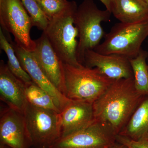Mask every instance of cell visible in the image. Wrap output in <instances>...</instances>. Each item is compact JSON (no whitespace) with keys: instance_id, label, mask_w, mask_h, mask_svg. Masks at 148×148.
<instances>
[{"instance_id":"9","label":"cell","mask_w":148,"mask_h":148,"mask_svg":"<svg viewBox=\"0 0 148 148\" xmlns=\"http://www.w3.org/2000/svg\"><path fill=\"white\" fill-rule=\"evenodd\" d=\"M34 41L36 47L33 52L40 67L51 83L66 96L64 63L53 50L44 32Z\"/></svg>"},{"instance_id":"27","label":"cell","mask_w":148,"mask_h":148,"mask_svg":"<svg viewBox=\"0 0 148 148\" xmlns=\"http://www.w3.org/2000/svg\"><path fill=\"white\" fill-rule=\"evenodd\" d=\"M144 1H145L148 4V0H144Z\"/></svg>"},{"instance_id":"3","label":"cell","mask_w":148,"mask_h":148,"mask_svg":"<svg viewBox=\"0 0 148 148\" xmlns=\"http://www.w3.org/2000/svg\"><path fill=\"white\" fill-rule=\"evenodd\" d=\"M66 96L72 101L93 104L114 80L96 68L64 64Z\"/></svg>"},{"instance_id":"23","label":"cell","mask_w":148,"mask_h":148,"mask_svg":"<svg viewBox=\"0 0 148 148\" xmlns=\"http://www.w3.org/2000/svg\"><path fill=\"white\" fill-rule=\"evenodd\" d=\"M106 7V9L111 12V5L113 0H99Z\"/></svg>"},{"instance_id":"26","label":"cell","mask_w":148,"mask_h":148,"mask_svg":"<svg viewBox=\"0 0 148 148\" xmlns=\"http://www.w3.org/2000/svg\"><path fill=\"white\" fill-rule=\"evenodd\" d=\"M142 139H144V140H146V141H147L148 142V132H147V134H146V135H145L143 138H142ZM140 140H141V139H140Z\"/></svg>"},{"instance_id":"16","label":"cell","mask_w":148,"mask_h":148,"mask_svg":"<svg viewBox=\"0 0 148 148\" xmlns=\"http://www.w3.org/2000/svg\"><path fill=\"white\" fill-rule=\"evenodd\" d=\"M148 131V95H146L119 135L139 140L143 138Z\"/></svg>"},{"instance_id":"13","label":"cell","mask_w":148,"mask_h":148,"mask_svg":"<svg viewBox=\"0 0 148 148\" xmlns=\"http://www.w3.org/2000/svg\"><path fill=\"white\" fill-rule=\"evenodd\" d=\"M0 98L9 108L24 114L28 103L25 83L11 72L3 60L0 61Z\"/></svg>"},{"instance_id":"11","label":"cell","mask_w":148,"mask_h":148,"mask_svg":"<svg viewBox=\"0 0 148 148\" xmlns=\"http://www.w3.org/2000/svg\"><path fill=\"white\" fill-rule=\"evenodd\" d=\"M0 144L11 148H32L24 114L8 107L1 111Z\"/></svg>"},{"instance_id":"4","label":"cell","mask_w":148,"mask_h":148,"mask_svg":"<svg viewBox=\"0 0 148 148\" xmlns=\"http://www.w3.org/2000/svg\"><path fill=\"white\" fill-rule=\"evenodd\" d=\"M111 14L108 10L98 8L93 0H83L77 7L74 21L79 32L77 57L82 65L86 51L94 50L106 35L101 24L110 21Z\"/></svg>"},{"instance_id":"12","label":"cell","mask_w":148,"mask_h":148,"mask_svg":"<svg viewBox=\"0 0 148 148\" xmlns=\"http://www.w3.org/2000/svg\"><path fill=\"white\" fill-rule=\"evenodd\" d=\"M84 65L97 68L112 79L133 77L130 59L119 54H104L92 49L88 50L85 53Z\"/></svg>"},{"instance_id":"2","label":"cell","mask_w":148,"mask_h":148,"mask_svg":"<svg viewBox=\"0 0 148 148\" xmlns=\"http://www.w3.org/2000/svg\"><path fill=\"white\" fill-rule=\"evenodd\" d=\"M77 7L75 1H70L64 10L49 19L47 27L43 32L64 64L80 67L83 65L77 58L79 32L74 21Z\"/></svg>"},{"instance_id":"6","label":"cell","mask_w":148,"mask_h":148,"mask_svg":"<svg viewBox=\"0 0 148 148\" xmlns=\"http://www.w3.org/2000/svg\"><path fill=\"white\" fill-rule=\"evenodd\" d=\"M24 115L32 148H49L61 138L60 113L28 102Z\"/></svg>"},{"instance_id":"21","label":"cell","mask_w":148,"mask_h":148,"mask_svg":"<svg viewBox=\"0 0 148 148\" xmlns=\"http://www.w3.org/2000/svg\"><path fill=\"white\" fill-rule=\"evenodd\" d=\"M49 20L60 13L68 7V0H36Z\"/></svg>"},{"instance_id":"19","label":"cell","mask_w":148,"mask_h":148,"mask_svg":"<svg viewBox=\"0 0 148 148\" xmlns=\"http://www.w3.org/2000/svg\"><path fill=\"white\" fill-rule=\"evenodd\" d=\"M0 46L7 56V65L11 72L25 84L33 82L29 74L22 68L13 47L4 34L1 27L0 28Z\"/></svg>"},{"instance_id":"10","label":"cell","mask_w":148,"mask_h":148,"mask_svg":"<svg viewBox=\"0 0 148 148\" xmlns=\"http://www.w3.org/2000/svg\"><path fill=\"white\" fill-rule=\"evenodd\" d=\"M8 39L13 47L22 68L29 74L33 82L47 91L53 97L56 104L61 112L71 100L62 94L51 83L40 67L33 52L18 46L11 38Z\"/></svg>"},{"instance_id":"15","label":"cell","mask_w":148,"mask_h":148,"mask_svg":"<svg viewBox=\"0 0 148 148\" xmlns=\"http://www.w3.org/2000/svg\"><path fill=\"white\" fill-rule=\"evenodd\" d=\"M111 12L120 22L133 23L148 18V4L144 0H113Z\"/></svg>"},{"instance_id":"24","label":"cell","mask_w":148,"mask_h":148,"mask_svg":"<svg viewBox=\"0 0 148 148\" xmlns=\"http://www.w3.org/2000/svg\"><path fill=\"white\" fill-rule=\"evenodd\" d=\"M112 148H128L126 146L120 143H117L116 142V143L112 147Z\"/></svg>"},{"instance_id":"14","label":"cell","mask_w":148,"mask_h":148,"mask_svg":"<svg viewBox=\"0 0 148 148\" xmlns=\"http://www.w3.org/2000/svg\"><path fill=\"white\" fill-rule=\"evenodd\" d=\"M60 117L61 138H63L84 128L95 121L92 104L71 100L60 113Z\"/></svg>"},{"instance_id":"8","label":"cell","mask_w":148,"mask_h":148,"mask_svg":"<svg viewBox=\"0 0 148 148\" xmlns=\"http://www.w3.org/2000/svg\"><path fill=\"white\" fill-rule=\"evenodd\" d=\"M116 136L107 125L95 119L84 128L60 138L49 148H112Z\"/></svg>"},{"instance_id":"22","label":"cell","mask_w":148,"mask_h":148,"mask_svg":"<svg viewBox=\"0 0 148 148\" xmlns=\"http://www.w3.org/2000/svg\"><path fill=\"white\" fill-rule=\"evenodd\" d=\"M116 140L117 143L124 145L128 148H148V142L143 139L135 140L117 135Z\"/></svg>"},{"instance_id":"20","label":"cell","mask_w":148,"mask_h":148,"mask_svg":"<svg viewBox=\"0 0 148 148\" xmlns=\"http://www.w3.org/2000/svg\"><path fill=\"white\" fill-rule=\"evenodd\" d=\"M25 9L29 14L33 26L44 31L47 27L49 20L36 0H21Z\"/></svg>"},{"instance_id":"17","label":"cell","mask_w":148,"mask_h":148,"mask_svg":"<svg viewBox=\"0 0 148 148\" xmlns=\"http://www.w3.org/2000/svg\"><path fill=\"white\" fill-rule=\"evenodd\" d=\"M148 56V51L142 49L136 57L130 59L135 88L144 95H148V69L146 62Z\"/></svg>"},{"instance_id":"5","label":"cell","mask_w":148,"mask_h":148,"mask_svg":"<svg viewBox=\"0 0 148 148\" xmlns=\"http://www.w3.org/2000/svg\"><path fill=\"white\" fill-rule=\"evenodd\" d=\"M148 36V18L133 23L120 22L111 28L105 40L95 49L104 54H117L129 59L136 57Z\"/></svg>"},{"instance_id":"18","label":"cell","mask_w":148,"mask_h":148,"mask_svg":"<svg viewBox=\"0 0 148 148\" xmlns=\"http://www.w3.org/2000/svg\"><path fill=\"white\" fill-rule=\"evenodd\" d=\"M25 94L27 101L33 106L59 113L61 112L53 97L33 82L25 84Z\"/></svg>"},{"instance_id":"28","label":"cell","mask_w":148,"mask_h":148,"mask_svg":"<svg viewBox=\"0 0 148 148\" xmlns=\"http://www.w3.org/2000/svg\"></svg>"},{"instance_id":"7","label":"cell","mask_w":148,"mask_h":148,"mask_svg":"<svg viewBox=\"0 0 148 148\" xmlns=\"http://www.w3.org/2000/svg\"><path fill=\"white\" fill-rule=\"evenodd\" d=\"M0 22L1 27L13 36L17 45L34 51L36 43L30 36L34 26L21 0H0Z\"/></svg>"},{"instance_id":"1","label":"cell","mask_w":148,"mask_h":148,"mask_svg":"<svg viewBox=\"0 0 148 148\" xmlns=\"http://www.w3.org/2000/svg\"><path fill=\"white\" fill-rule=\"evenodd\" d=\"M145 96L135 88L134 77L114 80L92 104L95 119L119 135Z\"/></svg>"},{"instance_id":"25","label":"cell","mask_w":148,"mask_h":148,"mask_svg":"<svg viewBox=\"0 0 148 148\" xmlns=\"http://www.w3.org/2000/svg\"><path fill=\"white\" fill-rule=\"evenodd\" d=\"M0 148H11L6 145L0 144Z\"/></svg>"}]
</instances>
